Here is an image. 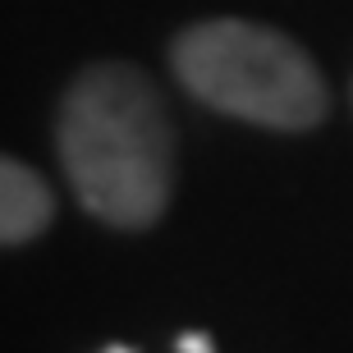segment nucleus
Here are the masks:
<instances>
[{
    "label": "nucleus",
    "mask_w": 353,
    "mask_h": 353,
    "mask_svg": "<svg viewBox=\"0 0 353 353\" xmlns=\"http://www.w3.org/2000/svg\"><path fill=\"white\" fill-rule=\"evenodd\" d=\"M51 188L37 170H28L23 161H5L0 165V239L5 243H28L51 225Z\"/></svg>",
    "instance_id": "7ed1b4c3"
},
{
    "label": "nucleus",
    "mask_w": 353,
    "mask_h": 353,
    "mask_svg": "<svg viewBox=\"0 0 353 353\" xmlns=\"http://www.w3.org/2000/svg\"><path fill=\"white\" fill-rule=\"evenodd\" d=\"M174 74L207 105L266 129H312L326 115L316 65L275 28L211 19L174 41Z\"/></svg>",
    "instance_id": "f03ea898"
},
{
    "label": "nucleus",
    "mask_w": 353,
    "mask_h": 353,
    "mask_svg": "<svg viewBox=\"0 0 353 353\" xmlns=\"http://www.w3.org/2000/svg\"><path fill=\"white\" fill-rule=\"evenodd\" d=\"M105 353H133V349H124V344H110ZM179 353H216V349H211V340H207V335L188 330V335H179Z\"/></svg>",
    "instance_id": "20e7f679"
},
{
    "label": "nucleus",
    "mask_w": 353,
    "mask_h": 353,
    "mask_svg": "<svg viewBox=\"0 0 353 353\" xmlns=\"http://www.w3.org/2000/svg\"><path fill=\"white\" fill-rule=\"evenodd\" d=\"M60 157L79 202L105 225L143 230L170 202V119L157 88L129 65H97L69 88Z\"/></svg>",
    "instance_id": "f257e3e1"
}]
</instances>
